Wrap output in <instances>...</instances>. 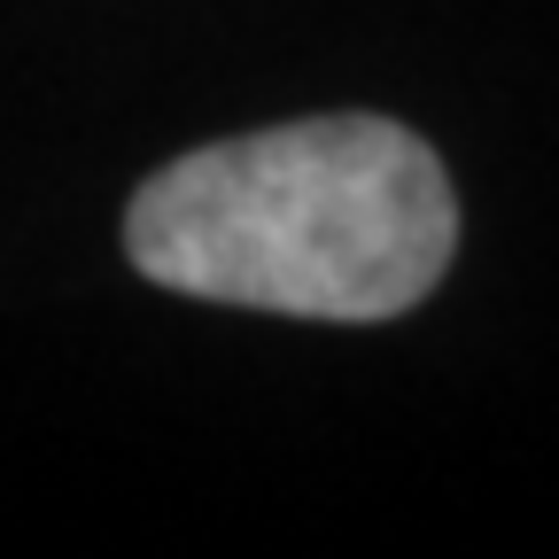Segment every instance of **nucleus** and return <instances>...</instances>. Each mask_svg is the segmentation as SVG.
I'll list each match as a JSON object with an SVG mask.
<instances>
[{"instance_id": "1", "label": "nucleus", "mask_w": 559, "mask_h": 559, "mask_svg": "<svg viewBox=\"0 0 559 559\" xmlns=\"http://www.w3.org/2000/svg\"><path fill=\"white\" fill-rule=\"evenodd\" d=\"M459 249L443 156L396 117L334 109L171 156L124 210L140 280L202 304L373 326L436 296Z\"/></svg>"}]
</instances>
